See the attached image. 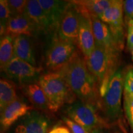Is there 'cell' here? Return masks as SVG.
Here are the masks:
<instances>
[{"mask_svg": "<svg viewBox=\"0 0 133 133\" xmlns=\"http://www.w3.org/2000/svg\"><path fill=\"white\" fill-rule=\"evenodd\" d=\"M38 1L47 16L52 30L57 29L70 1L56 0H38Z\"/></svg>", "mask_w": 133, "mask_h": 133, "instance_id": "15", "label": "cell"}, {"mask_svg": "<svg viewBox=\"0 0 133 133\" xmlns=\"http://www.w3.org/2000/svg\"><path fill=\"white\" fill-rule=\"evenodd\" d=\"M11 17V12L7 0L0 1V26L6 27L8 21Z\"/></svg>", "mask_w": 133, "mask_h": 133, "instance_id": "23", "label": "cell"}, {"mask_svg": "<svg viewBox=\"0 0 133 133\" xmlns=\"http://www.w3.org/2000/svg\"><path fill=\"white\" fill-rule=\"evenodd\" d=\"M1 70L10 78L25 82L34 79L39 75L41 69L33 66L20 58L14 56Z\"/></svg>", "mask_w": 133, "mask_h": 133, "instance_id": "8", "label": "cell"}, {"mask_svg": "<svg viewBox=\"0 0 133 133\" xmlns=\"http://www.w3.org/2000/svg\"><path fill=\"white\" fill-rule=\"evenodd\" d=\"M49 133H70V132L69 129L64 126H56Z\"/></svg>", "mask_w": 133, "mask_h": 133, "instance_id": "28", "label": "cell"}, {"mask_svg": "<svg viewBox=\"0 0 133 133\" xmlns=\"http://www.w3.org/2000/svg\"><path fill=\"white\" fill-rule=\"evenodd\" d=\"M36 30L31 22L25 15L11 17L6 26L5 35L16 38L21 35L31 36Z\"/></svg>", "mask_w": 133, "mask_h": 133, "instance_id": "16", "label": "cell"}, {"mask_svg": "<svg viewBox=\"0 0 133 133\" xmlns=\"http://www.w3.org/2000/svg\"><path fill=\"white\" fill-rule=\"evenodd\" d=\"M11 17L24 15L28 1L26 0H9L8 1Z\"/></svg>", "mask_w": 133, "mask_h": 133, "instance_id": "21", "label": "cell"}, {"mask_svg": "<svg viewBox=\"0 0 133 133\" xmlns=\"http://www.w3.org/2000/svg\"><path fill=\"white\" fill-rule=\"evenodd\" d=\"M57 71H61L76 97L84 102L99 106L97 79L88 69L86 59L75 52L67 63Z\"/></svg>", "mask_w": 133, "mask_h": 133, "instance_id": "1", "label": "cell"}, {"mask_svg": "<svg viewBox=\"0 0 133 133\" xmlns=\"http://www.w3.org/2000/svg\"><path fill=\"white\" fill-rule=\"evenodd\" d=\"M63 119L72 133H90L82 126L70 119L69 118L64 117Z\"/></svg>", "mask_w": 133, "mask_h": 133, "instance_id": "25", "label": "cell"}, {"mask_svg": "<svg viewBox=\"0 0 133 133\" xmlns=\"http://www.w3.org/2000/svg\"><path fill=\"white\" fill-rule=\"evenodd\" d=\"M32 105L26 104L24 101L17 99L1 112V126L6 131L22 116L28 114L33 109Z\"/></svg>", "mask_w": 133, "mask_h": 133, "instance_id": "11", "label": "cell"}, {"mask_svg": "<svg viewBox=\"0 0 133 133\" xmlns=\"http://www.w3.org/2000/svg\"><path fill=\"white\" fill-rule=\"evenodd\" d=\"M115 0H84L71 3L79 14L91 19L99 17L114 3Z\"/></svg>", "mask_w": 133, "mask_h": 133, "instance_id": "14", "label": "cell"}, {"mask_svg": "<svg viewBox=\"0 0 133 133\" xmlns=\"http://www.w3.org/2000/svg\"><path fill=\"white\" fill-rule=\"evenodd\" d=\"M127 46L131 51L133 47V20H129L128 21Z\"/></svg>", "mask_w": 133, "mask_h": 133, "instance_id": "27", "label": "cell"}, {"mask_svg": "<svg viewBox=\"0 0 133 133\" xmlns=\"http://www.w3.org/2000/svg\"><path fill=\"white\" fill-rule=\"evenodd\" d=\"M79 30V13L71 1L63 15L57 28V35L61 39L77 44Z\"/></svg>", "mask_w": 133, "mask_h": 133, "instance_id": "7", "label": "cell"}, {"mask_svg": "<svg viewBox=\"0 0 133 133\" xmlns=\"http://www.w3.org/2000/svg\"><path fill=\"white\" fill-rule=\"evenodd\" d=\"M17 99L16 86L7 79L0 80V109L1 112Z\"/></svg>", "mask_w": 133, "mask_h": 133, "instance_id": "19", "label": "cell"}, {"mask_svg": "<svg viewBox=\"0 0 133 133\" xmlns=\"http://www.w3.org/2000/svg\"><path fill=\"white\" fill-rule=\"evenodd\" d=\"M124 97H133V66L129 68L124 76Z\"/></svg>", "mask_w": 133, "mask_h": 133, "instance_id": "22", "label": "cell"}, {"mask_svg": "<svg viewBox=\"0 0 133 133\" xmlns=\"http://www.w3.org/2000/svg\"><path fill=\"white\" fill-rule=\"evenodd\" d=\"M91 20L96 46L105 48L113 52H118L119 49L116 45L109 26L98 17L92 18Z\"/></svg>", "mask_w": 133, "mask_h": 133, "instance_id": "12", "label": "cell"}, {"mask_svg": "<svg viewBox=\"0 0 133 133\" xmlns=\"http://www.w3.org/2000/svg\"><path fill=\"white\" fill-rule=\"evenodd\" d=\"M124 107L127 118L133 129V97H124Z\"/></svg>", "mask_w": 133, "mask_h": 133, "instance_id": "24", "label": "cell"}, {"mask_svg": "<svg viewBox=\"0 0 133 133\" xmlns=\"http://www.w3.org/2000/svg\"><path fill=\"white\" fill-rule=\"evenodd\" d=\"M14 56L36 66L35 57L29 36L21 35L14 38Z\"/></svg>", "mask_w": 133, "mask_h": 133, "instance_id": "17", "label": "cell"}, {"mask_svg": "<svg viewBox=\"0 0 133 133\" xmlns=\"http://www.w3.org/2000/svg\"><path fill=\"white\" fill-rule=\"evenodd\" d=\"M14 38L10 35H4L0 42V64L3 69L14 57Z\"/></svg>", "mask_w": 133, "mask_h": 133, "instance_id": "20", "label": "cell"}, {"mask_svg": "<svg viewBox=\"0 0 133 133\" xmlns=\"http://www.w3.org/2000/svg\"><path fill=\"white\" fill-rule=\"evenodd\" d=\"M123 12V1L115 0L114 3L99 17L109 26L119 51L124 46Z\"/></svg>", "mask_w": 133, "mask_h": 133, "instance_id": "6", "label": "cell"}, {"mask_svg": "<svg viewBox=\"0 0 133 133\" xmlns=\"http://www.w3.org/2000/svg\"><path fill=\"white\" fill-rule=\"evenodd\" d=\"M97 105L82 101H76L66 108V114L70 119L75 121L90 132L93 129L102 128L105 123L100 117Z\"/></svg>", "mask_w": 133, "mask_h": 133, "instance_id": "3", "label": "cell"}, {"mask_svg": "<svg viewBox=\"0 0 133 133\" xmlns=\"http://www.w3.org/2000/svg\"><path fill=\"white\" fill-rule=\"evenodd\" d=\"M123 10L128 21L133 20V0L123 1Z\"/></svg>", "mask_w": 133, "mask_h": 133, "instance_id": "26", "label": "cell"}, {"mask_svg": "<svg viewBox=\"0 0 133 133\" xmlns=\"http://www.w3.org/2000/svg\"><path fill=\"white\" fill-rule=\"evenodd\" d=\"M90 133H105V132L103 131L102 128H98L93 129V130L91 131Z\"/></svg>", "mask_w": 133, "mask_h": 133, "instance_id": "29", "label": "cell"}, {"mask_svg": "<svg viewBox=\"0 0 133 133\" xmlns=\"http://www.w3.org/2000/svg\"><path fill=\"white\" fill-rule=\"evenodd\" d=\"M38 84L47 97L49 110L55 112L65 104L74 102L76 96L61 71H49L39 76Z\"/></svg>", "mask_w": 133, "mask_h": 133, "instance_id": "2", "label": "cell"}, {"mask_svg": "<svg viewBox=\"0 0 133 133\" xmlns=\"http://www.w3.org/2000/svg\"><path fill=\"white\" fill-rule=\"evenodd\" d=\"M77 45L85 58H87L96 48L92 20L90 17L79 14Z\"/></svg>", "mask_w": 133, "mask_h": 133, "instance_id": "9", "label": "cell"}, {"mask_svg": "<svg viewBox=\"0 0 133 133\" xmlns=\"http://www.w3.org/2000/svg\"><path fill=\"white\" fill-rule=\"evenodd\" d=\"M24 91L33 107L41 110H49L47 97L39 84L31 83L25 86Z\"/></svg>", "mask_w": 133, "mask_h": 133, "instance_id": "18", "label": "cell"}, {"mask_svg": "<svg viewBox=\"0 0 133 133\" xmlns=\"http://www.w3.org/2000/svg\"><path fill=\"white\" fill-rule=\"evenodd\" d=\"M49 119L40 112H29L17 126L14 133H47Z\"/></svg>", "mask_w": 133, "mask_h": 133, "instance_id": "10", "label": "cell"}, {"mask_svg": "<svg viewBox=\"0 0 133 133\" xmlns=\"http://www.w3.org/2000/svg\"><path fill=\"white\" fill-rule=\"evenodd\" d=\"M24 14L31 22L36 30L44 31L46 33L53 31L38 0L28 1Z\"/></svg>", "mask_w": 133, "mask_h": 133, "instance_id": "13", "label": "cell"}, {"mask_svg": "<svg viewBox=\"0 0 133 133\" xmlns=\"http://www.w3.org/2000/svg\"><path fill=\"white\" fill-rule=\"evenodd\" d=\"M124 88V76L120 69L113 75L104 99V107L108 117L116 119L121 112V97Z\"/></svg>", "mask_w": 133, "mask_h": 133, "instance_id": "4", "label": "cell"}, {"mask_svg": "<svg viewBox=\"0 0 133 133\" xmlns=\"http://www.w3.org/2000/svg\"><path fill=\"white\" fill-rule=\"evenodd\" d=\"M131 56H132V60L133 61V47L132 49H131Z\"/></svg>", "mask_w": 133, "mask_h": 133, "instance_id": "30", "label": "cell"}, {"mask_svg": "<svg viewBox=\"0 0 133 133\" xmlns=\"http://www.w3.org/2000/svg\"><path fill=\"white\" fill-rule=\"evenodd\" d=\"M75 52V44L61 39L57 35L54 38L46 52V66L50 71H57L67 63Z\"/></svg>", "mask_w": 133, "mask_h": 133, "instance_id": "5", "label": "cell"}]
</instances>
